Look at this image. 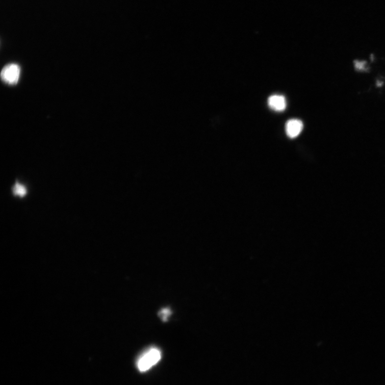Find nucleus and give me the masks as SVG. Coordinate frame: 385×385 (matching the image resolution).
<instances>
[{
    "label": "nucleus",
    "instance_id": "obj_1",
    "mask_svg": "<svg viewBox=\"0 0 385 385\" xmlns=\"http://www.w3.org/2000/svg\"><path fill=\"white\" fill-rule=\"evenodd\" d=\"M161 359V353L157 348L152 347L141 355L137 362L138 369L146 371L158 362Z\"/></svg>",
    "mask_w": 385,
    "mask_h": 385
},
{
    "label": "nucleus",
    "instance_id": "obj_4",
    "mask_svg": "<svg viewBox=\"0 0 385 385\" xmlns=\"http://www.w3.org/2000/svg\"><path fill=\"white\" fill-rule=\"evenodd\" d=\"M269 107L276 111H282L286 108L287 103L285 97L281 95H274L268 101Z\"/></svg>",
    "mask_w": 385,
    "mask_h": 385
},
{
    "label": "nucleus",
    "instance_id": "obj_2",
    "mask_svg": "<svg viewBox=\"0 0 385 385\" xmlns=\"http://www.w3.org/2000/svg\"><path fill=\"white\" fill-rule=\"evenodd\" d=\"M21 72V68L19 65L15 63L6 65L1 71V79L6 84L16 85L19 81Z\"/></svg>",
    "mask_w": 385,
    "mask_h": 385
},
{
    "label": "nucleus",
    "instance_id": "obj_3",
    "mask_svg": "<svg viewBox=\"0 0 385 385\" xmlns=\"http://www.w3.org/2000/svg\"><path fill=\"white\" fill-rule=\"evenodd\" d=\"M303 128L304 124L299 120H290L286 124V133L290 138L293 139L298 137Z\"/></svg>",
    "mask_w": 385,
    "mask_h": 385
},
{
    "label": "nucleus",
    "instance_id": "obj_5",
    "mask_svg": "<svg viewBox=\"0 0 385 385\" xmlns=\"http://www.w3.org/2000/svg\"><path fill=\"white\" fill-rule=\"evenodd\" d=\"M12 192L14 196L19 197L20 198L25 197L27 193L26 187L20 183L19 181H16L15 184L12 187Z\"/></svg>",
    "mask_w": 385,
    "mask_h": 385
},
{
    "label": "nucleus",
    "instance_id": "obj_7",
    "mask_svg": "<svg viewBox=\"0 0 385 385\" xmlns=\"http://www.w3.org/2000/svg\"><path fill=\"white\" fill-rule=\"evenodd\" d=\"M355 66H356V68L357 69H363V68H364V63L357 61L356 62H355Z\"/></svg>",
    "mask_w": 385,
    "mask_h": 385
},
{
    "label": "nucleus",
    "instance_id": "obj_6",
    "mask_svg": "<svg viewBox=\"0 0 385 385\" xmlns=\"http://www.w3.org/2000/svg\"><path fill=\"white\" fill-rule=\"evenodd\" d=\"M171 311L169 308H164L159 312L158 315L162 318L163 321H167L168 318L170 316Z\"/></svg>",
    "mask_w": 385,
    "mask_h": 385
}]
</instances>
